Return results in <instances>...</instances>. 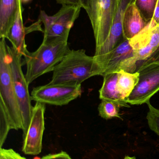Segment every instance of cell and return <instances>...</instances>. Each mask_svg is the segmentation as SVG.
<instances>
[{"mask_svg":"<svg viewBox=\"0 0 159 159\" xmlns=\"http://www.w3.org/2000/svg\"><path fill=\"white\" fill-rule=\"evenodd\" d=\"M23 7L21 1L20 2L13 23L8 30L6 39L12 44V47L19 53L25 57L28 52L27 45L25 43V37L27 34L26 27L23 25L22 19Z\"/></svg>","mask_w":159,"mask_h":159,"instance_id":"4fadbf2b","label":"cell"},{"mask_svg":"<svg viewBox=\"0 0 159 159\" xmlns=\"http://www.w3.org/2000/svg\"><path fill=\"white\" fill-rule=\"evenodd\" d=\"M21 0H0V38H5Z\"/></svg>","mask_w":159,"mask_h":159,"instance_id":"2e32d148","label":"cell"},{"mask_svg":"<svg viewBox=\"0 0 159 159\" xmlns=\"http://www.w3.org/2000/svg\"><path fill=\"white\" fill-rule=\"evenodd\" d=\"M159 62V52L152 57L148 58L147 59L142 62H139L137 64V69L142 65L149 64L151 62Z\"/></svg>","mask_w":159,"mask_h":159,"instance_id":"cb8c5ba5","label":"cell"},{"mask_svg":"<svg viewBox=\"0 0 159 159\" xmlns=\"http://www.w3.org/2000/svg\"><path fill=\"white\" fill-rule=\"evenodd\" d=\"M45 104L36 102L33 108L30 122L23 135L22 151L25 155L36 156L42 149L43 134L45 130Z\"/></svg>","mask_w":159,"mask_h":159,"instance_id":"30bf717a","label":"cell"},{"mask_svg":"<svg viewBox=\"0 0 159 159\" xmlns=\"http://www.w3.org/2000/svg\"><path fill=\"white\" fill-rule=\"evenodd\" d=\"M14 88L22 120L23 135L26 134L30 122L33 108L29 85L22 70V56L12 47L7 45Z\"/></svg>","mask_w":159,"mask_h":159,"instance_id":"277c9868","label":"cell"},{"mask_svg":"<svg viewBox=\"0 0 159 159\" xmlns=\"http://www.w3.org/2000/svg\"><path fill=\"white\" fill-rule=\"evenodd\" d=\"M159 52V47L158 48V49H157V50H156V51H155V52H154V53H153V54H152V55H151V56H150V57H152V56H153V55H155V54H157V53L158 52Z\"/></svg>","mask_w":159,"mask_h":159,"instance_id":"f546056e","label":"cell"},{"mask_svg":"<svg viewBox=\"0 0 159 159\" xmlns=\"http://www.w3.org/2000/svg\"><path fill=\"white\" fill-rule=\"evenodd\" d=\"M80 5H64L55 15L48 16L41 10L39 19L44 25V39H68L69 33L80 14Z\"/></svg>","mask_w":159,"mask_h":159,"instance_id":"8992f818","label":"cell"},{"mask_svg":"<svg viewBox=\"0 0 159 159\" xmlns=\"http://www.w3.org/2000/svg\"><path fill=\"white\" fill-rule=\"evenodd\" d=\"M58 4L64 5H80L79 0H55Z\"/></svg>","mask_w":159,"mask_h":159,"instance_id":"d4e9b609","label":"cell"},{"mask_svg":"<svg viewBox=\"0 0 159 159\" xmlns=\"http://www.w3.org/2000/svg\"><path fill=\"white\" fill-rule=\"evenodd\" d=\"M94 57L101 68L102 76L106 74L121 70L132 73L137 70L138 61L128 39H125L107 54Z\"/></svg>","mask_w":159,"mask_h":159,"instance_id":"52a82bcc","label":"cell"},{"mask_svg":"<svg viewBox=\"0 0 159 159\" xmlns=\"http://www.w3.org/2000/svg\"><path fill=\"white\" fill-rule=\"evenodd\" d=\"M40 159H72L66 152L62 151L55 154H49Z\"/></svg>","mask_w":159,"mask_h":159,"instance_id":"603a6c76","label":"cell"},{"mask_svg":"<svg viewBox=\"0 0 159 159\" xmlns=\"http://www.w3.org/2000/svg\"><path fill=\"white\" fill-rule=\"evenodd\" d=\"M158 0H134V3L144 20L148 23L152 20Z\"/></svg>","mask_w":159,"mask_h":159,"instance_id":"d6986e66","label":"cell"},{"mask_svg":"<svg viewBox=\"0 0 159 159\" xmlns=\"http://www.w3.org/2000/svg\"><path fill=\"white\" fill-rule=\"evenodd\" d=\"M32 0H21V2L22 4H26L30 2Z\"/></svg>","mask_w":159,"mask_h":159,"instance_id":"83f0119b","label":"cell"},{"mask_svg":"<svg viewBox=\"0 0 159 159\" xmlns=\"http://www.w3.org/2000/svg\"><path fill=\"white\" fill-rule=\"evenodd\" d=\"M124 159H136L135 157H130L129 156H126L124 158Z\"/></svg>","mask_w":159,"mask_h":159,"instance_id":"f1b7e54d","label":"cell"},{"mask_svg":"<svg viewBox=\"0 0 159 159\" xmlns=\"http://www.w3.org/2000/svg\"><path fill=\"white\" fill-rule=\"evenodd\" d=\"M147 104L149 109L146 118L149 129L159 135V109L152 106L150 102Z\"/></svg>","mask_w":159,"mask_h":159,"instance_id":"ffe728a7","label":"cell"},{"mask_svg":"<svg viewBox=\"0 0 159 159\" xmlns=\"http://www.w3.org/2000/svg\"><path fill=\"white\" fill-rule=\"evenodd\" d=\"M5 39L1 38L0 41V106L5 111L11 129L22 130L21 115L14 88Z\"/></svg>","mask_w":159,"mask_h":159,"instance_id":"3957f363","label":"cell"},{"mask_svg":"<svg viewBox=\"0 0 159 159\" xmlns=\"http://www.w3.org/2000/svg\"><path fill=\"white\" fill-rule=\"evenodd\" d=\"M139 72L129 73L121 70L119 72L117 90L122 99L127 102L139 80Z\"/></svg>","mask_w":159,"mask_h":159,"instance_id":"e0dca14e","label":"cell"},{"mask_svg":"<svg viewBox=\"0 0 159 159\" xmlns=\"http://www.w3.org/2000/svg\"><path fill=\"white\" fill-rule=\"evenodd\" d=\"M50 84L80 85L91 77L101 75L102 70L94 56L84 49L70 50L53 70Z\"/></svg>","mask_w":159,"mask_h":159,"instance_id":"6da1fadb","label":"cell"},{"mask_svg":"<svg viewBox=\"0 0 159 159\" xmlns=\"http://www.w3.org/2000/svg\"><path fill=\"white\" fill-rule=\"evenodd\" d=\"M136 72L140 75L139 82L127 100L133 105L147 103L159 91V62L142 65Z\"/></svg>","mask_w":159,"mask_h":159,"instance_id":"9c48e42d","label":"cell"},{"mask_svg":"<svg viewBox=\"0 0 159 159\" xmlns=\"http://www.w3.org/2000/svg\"><path fill=\"white\" fill-rule=\"evenodd\" d=\"M82 86L80 85L50 84L38 86L31 92L32 100L36 102L51 105H66L81 96Z\"/></svg>","mask_w":159,"mask_h":159,"instance_id":"ba28073f","label":"cell"},{"mask_svg":"<svg viewBox=\"0 0 159 159\" xmlns=\"http://www.w3.org/2000/svg\"><path fill=\"white\" fill-rule=\"evenodd\" d=\"M11 129L10 123L5 111L2 107L0 106V145L2 148L8 134Z\"/></svg>","mask_w":159,"mask_h":159,"instance_id":"44dd1931","label":"cell"},{"mask_svg":"<svg viewBox=\"0 0 159 159\" xmlns=\"http://www.w3.org/2000/svg\"><path fill=\"white\" fill-rule=\"evenodd\" d=\"M147 24L142 17L133 2L129 6L124 16L123 23L124 37L130 40L141 32Z\"/></svg>","mask_w":159,"mask_h":159,"instance_id":"5bb4252c","label":"cell"},{"mask_svg":"<svg viewBox=\"0 0 159 159\" xmlns=\"http://www.w3.org/2000/svg\"><path fill=\"white\" fill-rule=\"evenodd\" d=\"M79 2L82 8H84L87 13H88L90 8L91 0H79Z\"/></svg>","mask_w":159,"mask_h":159,"instance_id":"484cf974","label":"cell"},{"mask_svg":"<svg viewBox=\"0 0 159 159\" xmlns=\"http://www.w3.org/2000/svg\"><path fill=\"white\" fill-rule=\"evenodd\" d=\"M157 25H159V0H158L157 6L154 11V16L152 19Z\"/></svg>","mask_w":159,"mask_h":159,"instance_id":"4316f807","label":"cell"},{"mask_svg":"<svg viewBox=\"0 0 159 159\" xmlns=\"http://www.w3.org/2000/svg\"><path fill=\"white\" fill-rule=\"evenodd\" d=\"M67 38L43 40L38 49L29 52L24 57L27 71L25 78L28 85L38 77L52 72L70 51Z\"/></svg>","mask_w":159,"mask_h":159,"instance_id":"7a4b0ae2","label":"cell"},{"mask_svg":"<svg viewBox=\"0 0 159 159\" xmlns=\"http://www.w3.org/2000/svg\"><path fill=\"white\" fill-rule=\"evenodd\" d=\"M103 76L104 80L102 86L99 90L100 99L114 102L120 107H130L129 104L122 99L117 90L119 72L106 74Z\"/></svg>","mask_w":159,"mask_h":159,"instance_id":"9a60e30c","label":"cell"},{"mask_svg":"<svg viewBox=\"0 0 159 159\" xmlns=\"http://www.w3.org/2000/svg\"><path fill=\"white\" fill-rule=\"evenodd\" d=\"M120 107L114 102L106 100H101L98 107L99 116L104 119H112L114 118L122 120L119 113Z\"/></svg>","mask_w":159,"mask_h":159,"instance_id":"ac0fdd59","label":"cell"},{"mask_svg":"<svg viewBox=\"0 0 159 159\" xmlns=\"http://www.w3.org/2000/svg\"><path fill=\"white\" fill-rule=\"evenodd\" d=\"M0 159H27L12 149H0Z\"/></svg>","mask_w":159,"mask_h":159,"instance_id":"7402d4cb","label":"cell"},{"mask_svg":"<svg viewBox=\"0 0 159 159\" xmlns=\"http://www.w3.org/2000/svg\"><path fill=\"white\" fill-rule=\"evenodd\" d=\"M129 41L137 64L146 60L159 48V25L152 20L141 32Z\"/></svg>","mask_w":159,"mask_h":159,"instance_id":"8fae6325","label":"cell"},{"mask_svg":"<svg viewBox=\"0 0 159 159\" xmlns=\"http://www.w3.org/2000/svg\"><path fill=\"white\" fill-rule=\"evenodd\" d=\"M134 1V0H118L116 12L109 36L101 48L95 50L94 56L100 57L107 54L126 39L123 34V19L127 8Z\"/></svg>","mask_w":159,"mask_h":159,"instance_id":"7c38bea8","label":"cell"},{"mask_svg":"<svg viewBox=\"0 0 159 159\" xmlns=\"http://www.w3.org/2000/svg\"><path fill=\"white\" fill-rule=\"evenodd\" d=\"M118 0H91L87 13L95 40V50L104 43L109 36L117 8Z\"/></svg>","mask_w":159,"mask_h":159,"instance_id":"5b68a950","label":"cell"}]
</instances>
